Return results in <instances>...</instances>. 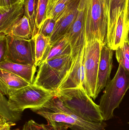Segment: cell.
I'll return each instance as SVG.
<instances>
[{"instance_id":"obj_1","label":"cell","mask_w":129,"mask_h":130,"mask_svg":"<svg viewBox=\"0 0 129 130\" xmlns=\"http://www.w3.org/2000/svg\"><path fill=\"white\" fill-rule=\"evenodd\" d=\"M43 117L47 122L63 123L72 130H106L107 124L103 121L94 123L78 117L64 106L54 94L41 107L31 110Z\"/></svg>"},{"instance_id":"obj_2","label":"cell","mask_w":129,"mask_h":130,"mask_svg":"<svg viewBox=\"0 0 129 130\" xmlns=\"http://www.w3.org/2000/svg\"><path fill=\"white\" fill-rule=\"evenodd\" d=\"M64 106L87 121L101 123L104 121L99 105L93 101L83 87L54 91Z\"/></svg>"},{"instance_id":"obj_3","label":"cell","mask_w":129,"mask_h":130,"mask_svg":"<svg viewBox=\"0 0 129 130\" xmlns=\"http://www.w3.org/2000/svg\"><path fill=\"white\" fill-rule=\"evenodd\" d=\"M129 89V73L119 64L116 73L106 86L101 98L99 107L104 121L114 117V110L119 107Z\"/></svg>"},{"instance_id":"obj_4","label":"cell","mask_w":129,"mask_h":130,"mask_svg":"<svg viewBox=\"0 0 129 130\" xmlns=\"http://www.w3.org/2000/svg\"><path fill=\"white\" fill-rule=\"evenodd\" d=\"M72 63L71 55L53 59L39 66L34 85L51 92L56 91L68 74Z\"/></svg>"},{"instance_id":"obj_5","label":"cell","mask_w":129,"mask_h":130,"mask_svg":"<svg viewBox=\"0 0 129 130\" xmlns=\"http://www.w3.org/2000/svg\"><path fill=\"white\" fill-rule=\"evenodd\" d=\"M54 94V92L44 89L38 86L30 85L8 98L9 108L13 111L22 112L42 107Z\"/></svg>"},{"instance_id":"obj_6","label":"cell","mask_w":129,"mask_h":130,"mask_svg":"<svg viewBox=\"0 0 129 130\" xmlns=\"http://www.w3.org/2000/svg\"><path fill=\"white\" fill-rule=\"evenodd\" d=\"M101 44L97 40L86 42L84 58V87L87 94L95 100Z\"/></svg>"},{"instance_id":"obj_7","label":"cell","mask_w":129,"mask_h":130,"mask_svg":"<svg viewBox=\"0 0 129 130\" xmlns=\"http://www.w3.org/2000/svg\"><path fill=\"white\" fill-rule=\"evenodd\" d=\"M7 50L5 61L24 65H35V39L27 40L6 35Z\"/></svg>"},{"instance_id":"obj_8","label":"cell","mask_w":129,"mask_h":130,"mask_svg":"<svg viewBox=\"0 0 129 130\" xmlns=\"http://www.w3.org/2000/svg\"><path fill=\"white\" fill-rule=\"evenodd\" d=\"M128 0H102L107 24L105 43L112 49L118 20L125 9Z\"/></svg>"},{"instance_id":"obj_9","label":"cell","mask_w":129,"mask_h":130,"mask_svg":"<svg viewBox=\"0 0 129 130\" xmlns=\"http://www.w3.org/2000/svg\"><path fill=\"white\" fill-rule=\"evenodd\" d=\"M66 36L70 45L71 56L73 60L86 44L84 8L82 0L80 1L76 18Z\"/></svg>"},{"instance_id":"obj_10","label":"cell","mask_w":129,"mask_h":130,"mask_svg":"<svg viewBox=\"0 0 129 130\" xmlns=\"http://www.w3.org/2000/svg\"><path fill=\"white\" fill-rule=\"evenodd\" d=\"M80 0H71L66 10L57 21L56 26L50 38V45L66 36L76 18Z\"/></svg>"},{"instance_id":"obj_11","label":"cell","mask_w":129,"mask_h":130,"mask_svg":"<svg viewBox=\"0 0 129 130\" xmlns=\"http://www.w3.org/2000/svg\"><path fill=\"white\" fill-rule=\"evenodd\" d=\"M85 48L86 44L75 59L72 60L69 72L56 91L83 87L85 78L84 62Z\"/></svg>"},{"instance_id":"obj_12","label":"cell","mask_w":129,"mask_h":130,"mask_svg":"<svg viewBox=\"0 0 129 130\" xmlns=\"http://www.w3.org/2000/svg\"><path fill=\"white\" fill-rule=\"evenodd\" d=\"M24 2L18 1L14 4L0 7V34H10L14 26L24 14Z\"/></svg>"},{"instance_id":"obj_13","label":"cell","mask_w":129,"mask_h":130,"mask_svg":"<svg viewBox=\"0 0 129 130\" xmlns=\"http://www.w3.org/2000/svg\"><path fill=\"white\" fill-rule=\"evenodd\" d=\"M113 51L106 43L101 45L96 86V98L110 82L113 66Z\"/></svg>"},{"instance_id":"obj_14","label":"cell","mask_w":129,"mask_h":130,"mask_svg":"<svg viewBox=\"0 0 129 130\" xmlns=\"http://www.w3.org/2000/svg\"><path fill=\"white\" fill-rule=\"evenodd\" d=\"M31 85L20 76L0 69V93L8 98Z\"/></svg>"},{"instance_id":"obj_15","label":"cell","mask_w":129,"mask_h":130,"mask_svg":"<svg viewBox=\"0 0 129 130\" xmlns=\"http://www.w3.org/2000/svg\"><path fill=\"white\" fill-rule=\"evenodd\" d=\"M129 32V0L127 1L124 9L118 20L115 31L112 50L116 51L123 46L128 40Z\"/></svg>"},{"instance_id":"obj_16","label":"cell","mask_w":129,"mask_h":130,"mask_svg":"<svg viewBox=\"0 0 129 130\" xmlns=\"http://www.w3.org/2000/svg\"><path fill=\"white\" fill-rule=\"evenodd\" d=\"M0 69L14 73L33 85L35 80L36 67L34 65H24L5 61L0 63Z\"/></svg>"},{"instance_id":"obj_17","label":"cell","mask_w":129,"mask_h":130,"mask_svg":"<svg viewBox=\"0 0 129 130\" xmlns=\"http://www.w3.org/2000/svg\"><path fill=\"white\" fill-rule=\"evenodd\" d=\"M70 55H71V47L66 37H64L49 45L41 64L53 59Z\"/></svg>"},{"instance_id":"obj_18","label":"cell","mask_w":129,"mask_h":130,"mask_svg":"<svg viewBox=\"0 0 129 130\" xmlns=\"http://www.w3.org/2000/svg\"><path fill=\"white\" fill-rule=\"evenodd\" d=\"M22 112L13 111L8 106V100L0 93V125L8 122L16 123L20 120Z\"/></svg>"},{"instance_id":"obj_19","label":"cell","mask_w":129,"mask_h":130,"mask_svg":"<svg viewBox=\"0 0 129 130\" xmlns=\"http://www.w3.org/2000/svg\"><path fill=\"white\" fill-rule=\"evenodd\" d=\"M10 34L14 36L29 40L32 38V33L29 19L23 15L14 26Z\"/></svg>"},{"instance_id":"obj_20","label":"cell","mask_w":129,"mask_h":130,"mask_svg":"<svg viewBox=\"0 0 129 130\" xmlns=\"http://www.w3.org/2000/svg\"><path fill=\"white\" fill-rule=\"evenodd\" d=\"M38 0H25L24 2V15L29 19L32 33V38L38 34L36 26V18L37 14Z\"/></svg>"},{"instance_id":"obj_21","label":"cell","mask_w":129,"mask_h":130,"mask_svg":"<svg viewBox=\"0 0 129 130\" xmlns=\"http://www.w3.org/2000/svg\"><path fill=\"white\" fill-rule=\"evenodd\" d=\"M70 126L63 123L47 122V124L38 123L33 120L26 122L22 130H67Z\"/></svg>"},{"instance_id":"obj_22","label":"cell","mask_w":129,"mask_h":130,"mask_svg":"<svg viewBox=\"0 0 129 130\" xmlns=\"http://www.w3.org/2000/svg\"><path fill=\"white\" fill-rule=\"evenodd\" d=\"M34 38V37H33ZM36 62L37 67L41 64L42 59L50 44V38L37 34L35 37Z\"/></svg>"},{"instance_id":"obj_23","label":"cell","mask_w":129,"mask_h":130,"mask_svg":"<svg viewBox=\"0 0 129 130\" xmlns=\"http://www.w3.org/2000/svg\"><path fill=\"white\" fill-rule=\"evenodd\" d=\"M71 0H54L47 8L46 19L52 18L57 21L61 14L66 10Z\"/></svg>"},{"instance_id":"obj_24","label":"cell","mask_w":129,"mask_h":130,"mask_svg":"<svg viewBox=\"0 0 129 130\" xmlns=\"http://www.w3.org/2000/svg\"><path fill=\"white\" fill-rule=\"evenodd\" d=\"M48 0H38L36 18V26L38 33L46 19Z\"/></svg>"},{"instance_id":"obj_25","label":"cell","mask_w":129,"mask_h":130,"mask_svg":"<svg viewBox=\"0 0 129 130\" xmlns=\"http://www.w3.org/2000/svg\"><path fill=\"white\" fill-rule=\"evenodd\" d=\"M57 21L52 18H47L45 21L38 33L45 37L50 38L56 26Z\"/></svg>"},{"instance_id":"obj_26","label":"cell","mask_w":129,"mask_h":130,"mask_svg":"<svg viewBox=\"0 0 129 130\" xmlns=\"http://www.w3.org/2000/svg\"><path fill=\"white\" fill-rule=\"evenodd\" d=\"M116 56L119 64H121L129 73V60L124 55L122 47L118 48L116 50Z\"/></svg>"},{"instance_id":"obj_27","label":"cell","mask_w":129,"mask_h":130,"mask_svg":"<svg viewBox=\"0 0 129 130\" xmlns=\"http://www.w3.org/2000/svg\"><path fill=\"white\" fill-rule=\"evenodd\" d=\"M7 50L6 35L0 34V63L5 61Z\"/></svg>"},{"instance_id":"obj_28","label":"cell","mask_w":129,"mask_h":130,"mask_svg":"<svg viewBox=\"0 0 129 130\" xmlns=\"http://www.w3.org/2000/svg\"><path fill=\"white\" fill-rule=\"evenodd\" d=\"M17 2V0H0V7L10 6Z\"/></svg>"},{"instance_id":"obj_29","label":"cell","mask_w":129,"mask_h":130,"mask_svg":"<svg viewBox=\"0 0 129 130\" xmlns=\"http://www.w3.org/2000/svg\"><path fill=\"white\" fill-rule=\"evenodd\" d=\"M16 125V123L13 122H7L2 125H0V130H10L11 127Z\"/></svg>"},{"instance_id":"obj_30","label":"cell","mask_w":129,"mask_h":130,"mask_svg":"<svg viewBox=\"0 0 129 130\" xmlns=\"http://www.w3.org/2000/svg\"><path fill=\"white\" fill-rule=\"evenodd\" d=\"M122 48L124 55L126 58L129 60V43L128 40L125 42Z\"/></svg>"},{"instance_id":"obj_31","label":"cell","mask_w":129,"mask_h":130,"mask_svg":"<svg viewBox=\"0 0 129 130\" xmlns=\"http://www.w3.org/2000/svg\"><path fill=\"white\" fill-rule=\"evenodd\" d=\"M54 0H48L47 6V8L51 5V3L54 1Z\"/></svg>"},{"instance_id":"obj_32","label":"cell","mask_w":129,"mask_h":130,"mask_svg":"<svg viewBox=\"0 0 129 130\" xmlns=\"http://www.w3.org/2000/svg\"><path fill=\"white\" fill-rule=\"evenodd\" d=\"M18 1H21V2H25V0H17Z\"/></svg>"},{"instance_id":"obj_33","label":"cell","mask_w":129,"mask_h":130,"mask_svg":"<svg viewBox=\"0 0 129 130\" xmlns=\"http://www.w3.org/2000/svg\"><path fill=\"white\" fill-rule=\"evenodd\" d=\"M128 42L129 43V32L128 33Z\"/></svg>"},{"instance_id":"obj_34","label":"cell","mask_w":129,"mask_h":130,"mask_svg":"<svg viewBox=\"0 0 129 130\" xmlns=\"http://www.w3.org/2000/svg\"><path fill=\"white\" fill-rule=\"evenodd\" d=\"M19 130V129H14V130Z\"/></svg>"},{"instance_id":"obj_35","label":"cell","mask_w":129,"mask_h":130,"mask_svg":"<svg viewBox=\"0 0 129 130\" xmlns=\"http://www.w3.org/2000/svg\"><path fill=\"white\" fill-rule=\"evenodd\" d=\"M128 124H129V123H128Z\"/></svg>"}]
</instances>
